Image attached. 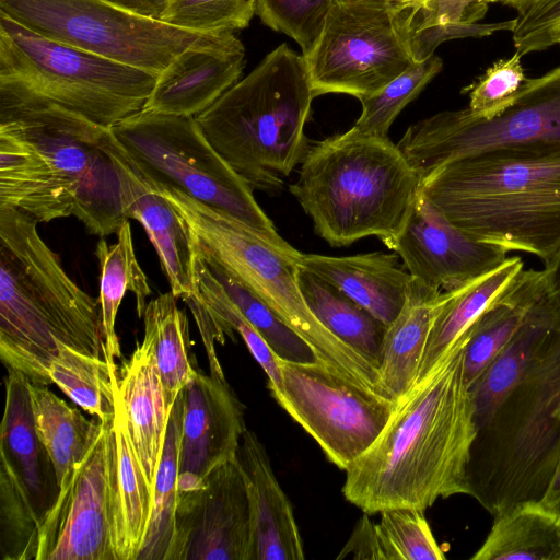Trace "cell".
Here are the masks:
<instances>
[{
    "label": "cell",
    "mask_w": 560,
    "mask_h": 560,
    "mask_svg": "<svg viewBox=\"0 0 560 560\" xmlns=\"http://www.w3.org/2000/svg\"><path fill=\"white\" fill-rule=\"evenodd\" d=\"M466 331L441 365L398 402L375 442L345 470L342 493L364 513L398 508L425 511L440 498L469 494L477 425L464 375Z\"/></svg>",
    "instance_id": "cell-1"
},
{
    "label": "cell",
    "mask_w": 560,
    "mask_h": 560,
    "mask_svg": "<svg viewBox=\"0 0 560 560\" xmlns=\"http://www.w3.org/2000/svg\"><path fill=\"white\" fill-rule=\"evenodd\" d=\"M109 128L56 106L0 116V207L37 222L74 217L88 233H117L125 215Z\"/></svg>",
    "instance_id": "cell-2"
},
{
    "label": "cell",
    "mask_w": 560,
    "mask_h": 560,
    "mask_svg": "<svg viewBox=\"0 0 560 560\" xmlns=\"http://www.w3.org/2000/svg\"><path fill=\"white\" fill-rule=\"evenodd\" d=\"M37 223L0 207V358L32 384L48 386L61 346L102 358L104 340L98 298L70 278Z\"/></svg>",
    "instance_id": "cell-3"
},
{
    "label": "cell",
    "mask_w": 560,
    "mask_h": 560,
    "mask_svg": "<svg viewBox=\"0 0 560 560\" xmlns=\"http://www.w3.org/2000/svg\"><path fill=\"white\" fill-rule=\"evenodd\" d=\"M420 184L421 176L389 138L349 129L311 147L289 189L330 246L376 236L390 248Z\"/></svg>",
    "instance_id": "cell-4"
},
{
    "label": "cell",
    "mask_w": 560,
    "mask_h": 560,
    "mask_svg": "<svg viewBox=\"0 0 560 560\" xmlns=\"http://www.w3.org/2000/svg\"><path fill=\"white\" fill-rule=\"evenodd\" d=\"M420 191L477 240L544 262L560 247V155L450 161L421 177Z\"/></svg>",
    "instance_id": "cell-5"
},
{
    "label": "cell",
    "mask_w": 560,
    "mask_h": 560,
    "mask_svg": "<svg viewBox=\"0 0 560 560\" xmlns=\"http://www.w3.org/2000/svg\"><path fill=\"white\" fill-rule=\"evenodd\" d=\"M314 97L304 56L281 44L196 120L253 190L276 191L311 148L305 124Z\"/></svg>",
    "instance_id": "cell-6"
},
{
    "label": "cell",
    "mask_w": 560,
    "mask_h": 560,
    "mask_svg": "<svg viewBox=\"0 0 560 560\" xmlns=\"http://www.w3.org/2000/svg\"><path fill=\"white\" fill-rule=\"evenodd\" d=\"M158 75L44 37L0 12V115L56 106L112 128L144 108Z\"/></svg>",
    "instance_id": "cell-7"
},
{
    "label": "cell",
    "mask_w": 560,
    "mask_h": 560,
    "mask_svg": "<svg viewBox=\"0 0 560 560\" xmlns=\"http://www.w3.org/2000/svg\"><path fill=\"white\" fill-rule=\"evenodd\" d=\"M560 457V322L537 362L477 430L469 495L493 516L540 501Z\"/></svg>",
    "instance_id": "cell-8"
},
{
    "label": "cell",
    "mask_w": 560,
    "mask_h": 560,
    "mask_svg": "<svg viewBox=\"0 0 560 560\" xmlns=\"http://www.w3.org/2000/svg\"><path fill=\"white\" fill-rule=\"evenodd\" d=\"M150 183L183 214L202 259L223 267L271 307L323 364L384 395L377 369L331 334L305 303L296 281L301 252L278 247L243 222L177 188Z\"/></svg>",
    "instance_id": "cell-9"
},
{
    "label": "cell",
    "mask_w": 560,
    "mask_h": 560,
    "mask_svg": "<svg viewBox=\"0 0 560 560\" xmlns=\"http://www.w3.org/2000/svg\"><path fill=\"white\" fill-rule=\"evenodd\" d=\"M109 129L145 178L225 212L280 248L294 249L278 234L252 187L207 140L196 117L142 109Z\"/></svg>",
    "instance_id": "cell-10"
},
{
    "label": "cell",
    "mask_w": 560,
    "mask_h": 560,
    "mask_svg": "<svg viewBox=\"0 0 560 560\" xmlns=\"http://www.w3.org/2000/svg\"><path fill=\"white\" fill-rule=\"evenodd\" d=\"M397 147L422 177L450 161L492 154L560 155V66L526 79L513 102L492 119L468 108L446 110L411 125Z\"/></svg>",
    "instance_id": "cell-11"
},
{
    "label": "cell",
    "mask_w": 560,
    "mask_h": 560,
    "mask_svg": "<svg viewBox=\"0 0 560 560\" xmlns=\"http://www.w3.org/2000/svg\"><path fill=\"white\" fill-rule=\"evenodd\" d=\"M419 4L334 0L313 48L303 55L315 96H370L417 63Z\"/></svg>",
    "instance_id": "cell-12"
},
{
    "label": "cell",
    "mask_w": 560,
    "mask_h": 560,
    "mask_svg": "<svg viewBox=\"0 0 560 560\" xmlns=\"http://www.w3.org/2000/svg\"><path fill=\"white\" fill-rule=\"evenodd\" d=\"M0 12L44 37L155 74L221 34L180 30L104 0H0Z\"/></svg>",
    "instance_id": "cell-13"
},
{
    "label": "cell",
    "mask_w": 560,
    "mask_h": 560,
    "mask_svg": "<svg viewBox=\"0 0 560 560\" xmlns=\"http://www.w3.org/2000/svg\"><path fill=\"white\" fill-rule=\"evenodd\" d=\"M277 361L281 381L271 395L342 470L375 442L398 406L319 361Z\"/></svg>",
    "instance_id": "cell-14"
},
{
    "label": "cell",
    "mask_w": 560,
    "mask_h": 560,
    "mask_svg": "<svg viewBox=\"0 0 560 560\" xmlns=\"http://www.w3.org/2000/svg\"><path fill=\"white\" fill-rule=\"evenodd\" d=\"M167 560H255L249 482L237 456L178 492Z\"/></svg>",
    "instance_id": "cell-15"
},
{
    "label": "cell",
    "mask_w": 560,
    "mask_h": 560,
    "mask_svg": "<svg viewBox=\"0 0 560 560\" xmlns=\"http://www.w3.org/2000/svg\"><path fill=\"white\" fill-rule=\"evenodd\" d=\"M35 560H116L109 518L106 422L39 523Z\"/></svg>",
    "instance_id": "cell-16"
},
{
    "label": "cell",
    "mask_w": 560,
    "mask_h": 560,
    "mask_svg": "<svg viewBox=\"0 0 560 560\" xmlns=\"http://www.w3.org/2000/svg\"><path fill=\"white\" fill-rule=\"evenodd\" d=\"M411 277L444 292L463 288L502 265L504 248L454 225L421 191L392 247Z\"/></svg>",
    "instance_id": "cell-17"
},
{
    "label": "cell",
    "mask_w": 560,
    "mask_h": 560,
    "mask_svg": "<svg viewBox=\"0 0 560 560\" xmlns=\"http://www.w3.org/2000/svg\"><path fill=\"white\" fill-rule=\"evenodd\" d=\"M178 492L195 488L237 456L246 430L244 408L225 377L196 369L183 388Z\"/></svg>",
    "instance_id": "cell-18"
},
{
    "label": "cell",
    "mask_w": 560,
    "mask_h": 560,
    "mask_svg": "<svg viewBox=\"0 0 560 560\" xmlns=\"http://www.w3.org/2000/svg\"><path fill=\"white\" fill-rule=\"evenodd\" d=\"M7 370L0 428V487L16 494L39 526L60 488L52 462L35 428L32 383L22 372Z\"/></svg>",
    "instance_id": "cell-19"
},
{
    "label": "cell",
    "mask_w": 560,
    "mask_h": 560,
    "mask_svg": "<svg viewBox=\"0 0 560 560\" xmlns=\"http://www.w3.org/2000/svg\"><path fill=\"white\" fill-rule=\"evenodd\" d=\"M108 147L119 173L126 218L138 221L144 229L156 250L171 292L183 301L194 296L197 292L198 254L185 218L135 170L112 131Z\"/></svg>",
    "instance_id": "cell-20"
},
{
    "label": "cell",
    "mask_w": 560,
    "mask_h": 560,
    "mask_svg": "<svg viewBox=\"0 0 560 560\" xmlns=\"http://www.w3.org/2000/svg\"><path fill=\"white\" fill-rule=\"evenodd\" d=\"M244 58L234 33L186 49L158 75L143 109L196 117L238 82Z\"/></svg>",
    "instance_id": "cell-21"
},
{
    "label": "cell",
    "mask_w": 560,
    "mask_h": 560,
    "mask_svg": "<svg viewBox=\"0 0 560 560\" xmlns=\"http://www.w3.org/2000/svg\"><path fill=\"white\" fill-rule=\"evenodd\" d=\"M106 450L115 557L116 560H137L148 532L153 489L135 451L119 393L115 416L106 422Z\"/></svg>",
    "instance_id": "cell-22"
},
{
    "label": "cell",
    "mask_w": 560,
    "mask_h": 560,
    "mask_svg": "<svg viewBox=\"0 0 560 560\" xmlns=\"http://www.w3.org/2000/svg\"><path fill=\"white\" fill-rule=\"evenodd\" d=\"M399 258L396 253L382 252L351 256L302 253L300 265L389 326L401 312L412 282Z\"/></svg>",
    "instance_id": "cell-23"
},
{
    "label": "cell",
    "mask_w": 560,
    "mask_h": 560,
    "mask_svg": "<svg viewBox=\"0 0 560 560\" xmlns=\"http://www.w3.org/2000/svg\"><path fill=\"white\" fill-rule=\"evenodd\" d=\"M237 457L249 482L255 521V560H303V542L292 505L255 432L245 430Z\"/></svg>",
    "instance_id": "cell-24"
},
{
    "label": "cell",
    "mask_w": 560,
    "mask_h": 560,
    "mask_svg": "<svg viewBox=\"0 0 560 560\" xmlns=\"http://www.w3.org/2000/svg\"><path fill=\"white\" fill-rule=\"evenodd\" d=\"M118 393L135 451L154 489L171 409L154 355L145 343H138L129 360L122 364Z\"/></svg>",
    "instance_id": "cell-25"
},
{
    "label": "cell",
    "mask_w": 560,
    "mask_h": 560,
    "mask_svg": "<svg viewBox=\"0 0 560 560\" xmlns=\"http://www.w3.org/2000/svg\"><path fill=\"white\" fill-rule=\"evenodd\" d=\"M447 292L412 278L406 303L387 326L378 363L384 395L402 400L416 386L432 323Z\"/></svg>",
    "instance_id": "cell-26"
},
{
    "label": "cell",
    "mask_w": 560,
    "mask_h": 560,
    "mask_svg": "<svg viewBox=\"0 0 560 560\" xmlns=\"http://www.w3.org/2000/svg\"><path fill=\"white\" fill-rule=\"evenodd\" d=\"M559 322L560 313L548 303L544 293L512 338L470 386L477 430L492 417L509 392L537 362Z\"/></svg>",
    "instance_id": "cell-27"
},
{
    "label": "cell",
    "mask_w": 560,
    "mask_h": 560,
    "mask_svg": "<svg viewBox=\"0 0 560 560\" xmlns=\"http://www.w3.org/2000/svg\"><path fill=\"white\" fill-rule=\"evenodd\" d=\"M523 269L524 262L520 257H508L495 269L460 289L447 292L432 323L416 385L441 365L462 335Z\"/></svg>",
    "instance_id": "cell-28"
},
{
    "label": "cell",
    "mask_w": 560,
    "mask_h": 560,
    "mask_svg": "<svg viewBox=\"0 0 560 560\" xmlns=\"http://www.w3.org/2000/svg\"><path fill=\"white\" fill-rule=\"evenodd\" d=\"M544 293L542 271L523 269L467 329L463 362L469 387L512 338Z\"/></svg>",
    "instance_id": "cell-29"
},
{
    "label": "cell",
    "mask_w": 560,
    "mask_h": 560,
    "mask_svg": "<svg viewBox=\"0 0 560 560\" xmlns=\"http://www.w3.org/2000/svg\"><path fill=\"white\" fill-rule=\"evenodd\" d=\"M472 560H560V513L541 501H524L494 515Z\"/></svg>",
    "instance_id": "cell-30"
},
{
    "label": "cell",
    "mask_w": 560,
    "mask_h": 560,
    "mask_svg": "<svg viewBox=\"0 0 560 560\" xmlns=\"http://www.w3.org/2000/svg\"><path fill=\"white\" fill-rule=\"evenodd\" d=\"M117 242L109 245L101 238L95 254L100 262V305L105 359H119L121 350L116 334L118 308L127 291L133 293L136 311L143 316L147 299L151 294L148 278L140 267L133 247L129 220L117 231Z\"/></svg>",
    "instance_id": "cell-31"
},
{
    "label": "cell",
    "mask_w": 560,
    "mask_h": 560,
    "mask_svg": "<svg viewBox=\"0 0 560 560\" xmlns=\"http://www.w3.org/2000/svg\"><path fill=\"white\" fill-rule=\"evenodd\" d=\"M296 281L305 303L315 317L378 371L387 326L336 287L301 265L296 270Z\"/></svg>",
    "instance_id": "cell-32"
},
{
    "label": "cell",
    "mask_w": 560,
    "mask_h": 560,
    "mask_svg": "<svg viewBox=\"0 0 560 560\" xmlns=\"http://www.w3.org/2000/svg\"><path fill=\"white\" fill-rule=\"evenodd\" d=\"M32 400L37 434L49 454L61 488L85 457L105 422L86 419L46 385L32 384Z\"/></svg>",
    "instance_id": "cell-33"
},
{
    "label": "cell",
    "mask_w": 560,
    "mask_h": 560,
    "mask_svg": "<svg viewBox=\"0 0 560 560\" xmlns=\"http://www.w3.org/2000/svg\"><path fill=\"white\" fill-rule=\"evenodd\" d=\"M142 318V342L154 355L166 402L172 409L176 397L196 372L189 360V322L171 291L151 300Z\"/></svg>",
    "instance_id": "cell-34"
},
{
    "label": "cell",
    "mask_w": 560,
    "mask_h": 560,
    "mask_svg": "<svg viewBox=\"0 0 560 560\" xmlns=\"http://www.w3.org/2000/svg\"><path fill=\"white\" fill-rule=\"evenodd\" d=\"M48 373L51 382L84 411L103 422L113 420L118 395L115 360L61 346Z\"/></svg>",
    "instance_id": "cell-35"
},
{
    "label": "cell",
    "mask_w": 560,
    "mask_h": 560,
    "mask_svg": "<svg viewBox=\"0 0 560 560\" xmlns=\"http://www.w3.org/2000/svg\"><path fill=\"white\" fill-rule=\"evenodd\" d=\"M183 405L180 392L171 409L164 448L154 480L151 517L137 560H167L172 546L178 497Z\"/></svg>",
    "instance_id": "cell-36"
},
{
    "label": "cell",
    "mask_w": 560,
    "mask_h": 560,
    "mask_svg": "<svg viewBox=\"0 0 560 560\" xmlns=\"http://www.w3.org/2000/svg\"><path fill=\"white\" fill-rule=\"evenodd\" d=\"M205 261L246 319L262 337L277 359L290 362L319 361L310 345L271 307L223 267L213 261Z\"/></svg>",
    "instance_id": "cell-37"
},
{
    "label": "cell",
    "mask_w": 560,
    "mask_h": 560,
    "mask_svg": "<svg viewBox=\"0 0 560 560\" xmlns=\"http://www.w3.org/2000/svg\"><path fill=\"white\" fill-rule=\"evenodd\" d=\"M443 62L432 55L417 62L377 93L359 98L362 110L351 130L358 135L389 138L388 131L398 114L441 71Z\"/></svg>",
    "instance_id": "cell-38"
},
{
    "label": "cell",
    "mask_w": 560,
    "mask_h": 560,
    "mask_svg": "<svg viewBox=\"0 0 560 560\" xmlns=\"http://www.w3.org/2000/svg\"><path fill=\"white\" fill-rule=\"evenodd\" d=\"M424 511L398 508L381 512L376 524L385 560H444Z\"/></svg>",
    "instance_id": "cell-39"
},
{
    "label": "cell",
    "mask_w": 560,
    "mask_h": 560,
    "mask_svg": "<svg viewBox=\"0 0 560 560\" xmlns=\"http://www.w3.org/2000/svg\"><path fill=\"white\" fill-rule=\"evenodd\" d=\"M255 13L256 0H170L160 21L198 33H234Z\"/></svg>",
    "instance_id": "cell-40"
},
{
    "label": "cell",
    "mask_w": 560,
    "mask_h": 560,
    "mask_svg": "<svg viewBox=\"0 0 560 560\" xmlns=\"http://www.w3.org/2000/svg\"><path fill=\"white\" fill-rule=\"evenodd\" d=\"M334 0H256V14L270 28L294 39L306 55L325 24Z\"/></svg>",
    "instance_id": "cell-41"
},
{
    "label": "cell",
    "mask_w": 560,
    "mask_h": 560,
    "mask_svg": "<svg viewBox=\"0 0 560 560\" xmlns=\"http://www.w3.org/2000/svg\"><path fill=\"white\" fill-rule=\"evenodd\" d=\"M521 55L499 59L466 90L469 94L467 107L475 116L492 119L503 113L515 101L526 80Z\"/></svg>",
    "instance_id": "cell-42"
},
{
    "label": "cell",
    "mask_w": 560,
    "mask_h": 560,
    "mask_svg": "<svg viewBox=\"0 0 560 560\" xmlns=\"http://www.w3.org/2000/svg\"><path fill=\"white\" fill-rule=\"evenodd\" d=\"M514 21L512 39L521 56L556 46L560 38V0H539Z\"/></svg>",
    "instance_id": "cell-43"
},
{
    "label": "cell",
    "mask_w": 560,
    "mask_h": 560,
    "mask_svg": "<svg viewBox=\"0 0 560 560\" xmlns=\"http://www.w3.org/2000/svg\"><path fill=\"white\" fill-rule=\"evenodd\" d=\"M349 557L353 559L385 560L376 524L371 521L368 513L358 521L337 559Z\"/></svg>",
    "instance_id": "cell-44"
},
{
    "label": "cell",
    "mask_w": 560,
    "mask_h": 560,
    "mask_svg": "<svg viewBox=\"0 0 560 560\" xmlns=\"http://www.w3.org/2000/svg\"><path fill=\"white\" fill-rule=\"evenodd\" d=\"M541 271L546 300L560 313V247L545 261Z\"/></svg>",
    "instance_id": "cell-45"
},
{
    "label": "cell",
    "mask_w": 560,
    "mask_h": 560,
    "mask_svg": "<svg viewBox=\"0 0 560 560\" xmlns=\"http://www.w3.org/2000/svg\"><path fill=\"white\" fill-rule=\"evenodd\" d=\"M130 13L160 21L170 0H104Z\"/></svg>",
    "instance_id": "cell-46"
},
{
    "label": "cell",
    "mask_w": 560,
    "mask_h": 560,
    "mask_svg": "<svg viewBox=\"0 0 560 560\" xmlns=\"http://www.w3.org/2000/svg\"><path fill=\"white\" fill-rule=\"evenodd\" d=\"M540 501L547 508L560 513V457L549 486Z\"/></svg>",
    "instance_id": "cell-47"
},
{
    "label": "cell",
    "mask_w": 560,
    "mask_h": 560,
    "mask_svg": "<svg viewBox=\"0 0 560 560\" xmlns=\"http://www.w3.org/2000/svg\"><path fill=\"white\" fill-rule=\"evenodd\" d=\"M407 2L421 3L428 0H402ZM486 3H500L511 9L516 10L517 15L524 14L528 11L533 5H535L539 0H481Z\"/></svg>",
    "instance_id": "cell-48"
},
{
    "label": "cell",
    "mask_w": 560,
    "mask_h": 560,
    "mask_svg": "<svg viewBox=\"0 0 560 560\" xmlns=\"http://www.w3.org/2000/svg\"><path fill=\"white\" fill-rule=\"evenodd\" d=\"M558 45H560V38H559V40H558Z\"/></svg>",
    "instance_id": "cell-49"
}]
</instances>
